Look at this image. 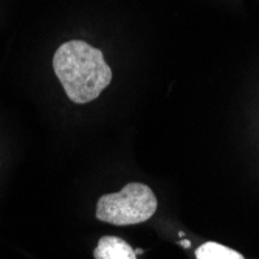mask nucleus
<instances>
[{
	"mask_svg": "<svg viewBox=\"0 0 259 259\" xmlns=\"http://www.w3.org/2000/svg\"><path fill=\"white\" fill-rule=\"evenodd\" d=\"M196 259H245L239 251L218 242H205L196 250Z\"/></svg>",
	"mask_w": 259,
	"mask_h": 259,
	"instance_id": "obj_4",
	"label": "nucleus"
},
{
	"mask_svg": "<svg viewBox=\"0 0 259 259\" xmlns=\"http://www.w3.org/2000/svg\"><path fill=\"white\" fill-rule=\"evenodd\" d=\"M157 211V197L145 183H127L121 191L101 196L97 219L112 225H135L149 221Z\"/></svg>",
	"mask_w": 259,
	"mask_h": 259,
	"instance_id": "obj_2",
	"label": "nucleus"
},
{
	"mask_svg": "<svg viewBox=\"0 0 259 259\" xmlns=\"http://www.w3.org/2000/svg\"><path fill=\"white\" fill-rule=\"evenodd\" d=\"M135 253H137V254H143V253H145V250H143V248H137V251H135Z\"/></svg>",
	"mask_w": 259,
	"mask_h": 259,
	"instance_id": "obj_6",
	"label": "nucleus"
},
{
	"mask_svg": "<svg viewBox=\"0 0 259 259\" xmlns=\"http://www.w3.org/2000/svg\"><path fill=\"white\" fill-rule=\"evenodd\" d=\"M53 68L67 97L76 104L97 100L112 81V68L101 50L84 40L62 44L53 56Z\"/></svg>",
	"mask_w": 259,
	"mask_h": 259,
	"instance_id": "obj_1",
	"label": "nucleus"
},
{
	"mask_svg": "<svg viewBox=\"0 0 259 259\" xmlns=\"http://www.w3.org/2000/svg\"><path fill=\"white\" fill-rule=\"evenodd\" d=\"M93 256L95 259H137L135 250L124 239L116 236L101 238Z\"/></svg>",
	"mask_w": 259,
	"mask_h": 259,
	"instance_id": "obj_3",
	"label": "nucleus"
},
{
	"mask_svg": "<svg viewBox=\"0 0 259 259\" xmlns=\"http://www.w3.org/2000/svg\"><path fill=\"white\" fill-rule=\"evenodd\" d=\"M180 245L185 247V248H190V247H191V242L188 241V239H185V241H180Z\"/></svg>",
	"mask_w": 259,
	"mask_h": 259,
	"instance_id": "obj_5",
	"label": "nucleus"
}]
</instances>
